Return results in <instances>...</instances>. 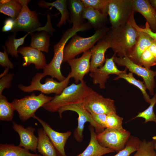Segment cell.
Masks as SVG:
<instances>
[{
  "instance_id": "1",
  "label": "cell",
  "mask_w": 156,
  "mask_h": 156,
  "mask_svg": "<svg viewBox=\"0 0 156 156\" xmlns=\"http://www.w3.org/2000/svg\"><path fill=\"white\" fill-rule=\"evenodd\" d=\"M138 31L128 22L115 28L109 29L104 39L115 54L119 57L127 56L137 40Z\"/></svg>"
},
{
  "instance_id": "2",
  "label": "cell",
  "mask_w": 156,
  "mask_h": 156,
  "mask_svg": "<svg viewBox=\"0 0 156 156\" xmlns=\"http://www.w3.org/2000/svg\"><path fill=\"white\" fill-rule=\"evenodd\" d=\"M93 90L84 80L78 84L73 83L64 88L61 94L55 95L42 107L49 112H57L64 106L82 103L85 98Z\"/></svg>"
},
{
  "instance_id": "3",
  "label": "cell",
  "mask_w": 156,
  "mask_h": 156,
  "mask_svg": "<svg viewBox=\"0 0 156 156\" xmlns=\"http://www.w3.org/2000/svg\"><path fill=\"white\" fill-rule=\"evenodd\" d=\"M90 29V25L84 23L81 26L77 28L72 27L64 32L59 41L53 46L54 55L51 61L47 64L42 73L43 78L49 75L52 78H55L59 81L64 80V77L61 71V66L63 62L64 51L66 44L72 37L77 32L83 31Z\"/></svg>"
},
{
  "instance_id": "4",
  "label": "cell",
  "mask_w": 156,
  "mask_h": 156,
  "mask_svg": "<svg viewBox=\"0 0 156 156\" xmlns=\"http://www.w3.org/2000/svg\"><path fill=\"white\" fill-rule=\"evenodd\" d=\"M23 8L19 15L15 20L14 28L11 31L14 34L18 31H24L31 33L36 31L44 30L49 34L55 31L51 24V18H47V22L44 27H40L41 24L39 21L38 14L34 11H31L27 4L30 1L20 0Z\"/></svg>"
},
{
  "instance_id": "5",
  "label": "cell",
  "mask_w": 156,
  "mask_h": 156,
  "mask_svg": "<svg viewBox=\"0 0 156 156\" xmlns=\"http://www.w3.org/2000/svg\"><path fill=\"white\" fill-rule=\"evenodd\" d=\"M109 29L105 26L97 29L92 35L88 37H81L77 33L75 34L64 47L63 62H67L89 50L97 42L104 38Z\"/></svg>"
},
{
  "instance_id": "6",
  "label": "cell",
  "mask_w": 156,
  "mask_h": 156,
  "mask_svg": "<svg viewBox=\"0 0 156 156\" xmlns=\"http://www.w3.org/2000/svg\"><path fill=\"white\" fill-rule=\"evenodd\" d=\"M53 98L42 93L38 95L33 93L20 99H14L11 103L18 112L20 120L24 122L32 117L39 108Z\"/></svg>"
},
{
  "instance_id": "7",
  "label": "cell",
  "mask_w": 156,
  "mask_h": 156,
  "mask_svg": "<svg viewBox=\"0 0 156 156\" xmlns=\"http://www.w3.org/2000/svg\"><path fill=\"white\" fill-rule=\"evenodd\" d=\"M42 78V73H37L32 78L29 85L26 86L19 84L18 87L24 92H31L37 90L44 94L55 93L58 95L68 86L71 77L69 73L64 80L59 82L52 77L48 78L45 79V83L42 84L40 81Z\"/></svg>"
},
{
  "instance_id": "8",
  "label": "cell",
  "mask_w": 156,
  "mask_h": 156,
  "mask_svg": "<svg viewBox=\"0 0 156 156\" xmlns=\"http://www.w3.org/2000/svg\"><path fill=\"white\" fill-rule=\"evenodd\" d=\"M67 111L75 112L78 115V125L74 131L73 135L75 140L78 142H81L83 140L84 125L86 122L90 123L94 129L96 134L102 132L105 129L95 121L91 114L84 107L82 103L70 104L61 107L57 111L60 118L62 117L63 113Z\"/></svg>"
},
{
  "instance_id": "9",
  "label": "cell",
  "mask_w": 156,
  "mask_h": 156,
  "mask_svg": "<svg viewBox=\"0 0 156 156\" xmlns=\"http://www.w3.org/2000/svg\"><path fill=\"white\" fill-rule=\"evenodd\" d=\"M134 12L132 0H109L108 14L112 28H115L127 23Z\"/></svg>"
},
{
  "instance_id": "10",
  "label": "cell",
  "mask_w": 156,
  "mask_h": 156,
  "mask_svg": "<svg viewBox=\"0 0 156 156\" xmlns=\"http://www.w3.org/2000/svg\"><path fill=\"white\" fill-rule=\"evenodd\" d=\"M114 60L118 65L125 66L131 73L142 77L144 80L146 88L151 95L154 94V89L156 83L155 77L156 71L152 70L135 63L126 56L123 57H117L114 54Z\"/></svg>"
},
{
  "instance_id": "11",
  "label": "cell",
  "mask_w": 156,
  "mask_h": 156,
  "mask_svg": "<svg viewBox=\"0 0 156 156\" xmlns=\"http://www.w3.org/2000/svg\"><path fill=\"white\" fill-rule=\"evenodd\" d=\"M130 135V132L126 130L106 128L102 132L96 134V138L102 146L117 153L125 148Z\"/></svg>"
},
{
  "instance_id": "12",
  "label": "cell",
  "mask_w": 156,
  "mask_h": 156,
  "mask_svg": "<svg viewBox=\"0 0 156 156\" xmlns=\"http://www.w3.org/2000/svg\"><path fill=\"white\" fill-rule=\"evenodd\" d=\"M82 103L90 113L107 115L117 113L114 100L105 98L94 90L85 98Z\"/></svg>"
},
{
  "instance_id": "13",
  "label": "cell",
  "mask_w": 156,
  "mask_h": 156,
  "mask_svg": "<svg viewBox=\"0 0 156 156\" xmlns=\"http://www.w3.org/2000/svg\"><path fill=\"white\" fill-rule=\"evenodd\" d=\"M114 55L110 58H107L103 65L91 72L89 75L92 78V82L94 84H99L100 88H105V84L109 78V75L116 74L118 75L121 73L126 72V68L124 70H120L117 68L114 60Z\"/></svg>"
},
{
  "instance_id": "14",
  "label": "cell",
  "mask_w": 156,
  "mask_h": 156,
  "mask_svg": "<svg viewBox=\"0 0 156 156\" xmlns=\"http://www.w3.org/2000/svg\"><path fill=\"white\" fill-rule=\"evenodd\" d=\"M32 118L41 124L43 129L53 145L58 156H67L64 147L71 134L70 131L60 132L54 130L47 123L34 115Z\"/></svg>"
},
{
  "instance_id": "15",
  "label": "cell",
  "mask_w": 156,
  "mask_h": 156,
  "mask_svg": "<svg viewBox=\"0 0 156 156\" xmlns=\"http://www.w3.org/2000/svg\"><path fill=\"white\" fill-rule=\"evenodd\" d=\"M91 56V51L89 50L84 53L81 57L75 58L67 62L71 68L69 73L71 78H74L75 83L83 81L85 75L90 71Z\"/></svg>"
},
{
  "instance_id": "16",
  "label": "cell",
  "mask_w": 156,
  "mask_h": 156,
  "mask_svg": "<svg viewBox=\"0 0 156 156\" xmlns=\"http://www.w3.org/2000/svg\"><path fill=\"white\" fill-rule=\"evenodd\" d=\"M13 130L18 134L20 141L19 145L28 150L34 153L37 151L38 138L34 134L35 129L31 126L25 128L23 126L15 122H12Z\"/></svg>"
},
{
  "instance_id": "17",
  "label": "cell",
  "mask_w": 156,
  "mask_h": 156,
  "mask_svg": "<svg viewBox=\"0 0 156 156\" xmlns=\"http://www.w3.org/2000/svg\"><path fill=\"white\" fill-rule=\"evenodd\" d=\"M18 51L23 56L24 61L23 66L33 64L36 69H43L47 64L44 54L38 49L30 46L23 47L19 48Z\"/></svg>"
},
{
  "instance_id": "18",
  "label": "cell",
  "mask_w": 156,
  "mask_h": 156,
  "mask_svg": "<svg viewBox=\"0 0 156 156\" xmlns=\"http://www.w3.org/2000/svg\"><path fill=\"white\" fill-rule=\"evenodd\" d=\"M133 12L141 14L145 18L152 31L156 32V9L148 0H132Z\"/></svg>"
},
{
  "instance_id": "19",
  "label": "cell",
  "mask_w": 156,
  "mask_h": 156,
  "mask_svg": "<svg viewBox=\"0 0 156 156\" xmlns=\"http://www.w3.org/2000/svg\"><path fill=\"white\" fill-rule=\"evenodd\" d=\"M109 48L110 47L109 43L103 38L99 41L91 49L90 71L91 72L103 65L106 60L105 53Z\"/></svg>"
},
{
  "instance_id": "20",
  "label": "cell",
  "mask_w": 156,
  "mask_h": 156,
  "mask_svg": "<svg viewBox=\"0 0 156 156\" xmlns=\"http://www.w3.org/2000/svg\"><path fill=\"white\" fill-rule=\"evenodd\" d=\"M137 30L138 35L137 41L127 56L133 62L138 64L142 54L149 47L154 39L146 33Z\"/></svg>"
},
{
  "instance_id": "21",
  "label": "cell",
  "mask_w": 156,
  "mask_h": 156,
  "mask_svg": "<svg viewBox=\"0 0 156 156\" xmlns=\"http://www.w3.org/2000/svg\"><path fill=\"white\" fill-rule=\"evenodd\" d=\"M90 138L89 143L85 149L76 156H102L105 154L114 152L113 150L101 145L96 138V133L92 126L89 127Z\"/></svg>"
},
{
  "instance_id": "22",
  "label": "cell",
  "mask_w": 156,
  "mask_h": 156,
  "mask_svg": "<svg viewBox=\"0 0 156 156\" xmlns=\"http://www.w3.org/2000/svg\"><path fill=\"white\" fill-rule=\"evenodd\" d=\"M37 150L42 156H58L56 150L43 128L37 130Z\"/></svg>"
},
{
  "instance_id": "23",
  "label": "cell",
  "mask_w": 156,
  "mask_h": 156,
  "mask_svg": "<svg viewBox=\"0 0 156 156\" xmlns=\"http://www.w3.org/2000/svg\"><path fill=\"white\" fill-rule=\"evenodd\" d=\"M68 5L70 11V22L73 23L72 27H79L83 23L82 15L85 6L81 0H70L68 1Z\"/></svg>"
},
{
  "instance_id": "24",
  "label": "cell",
  "mask_w": 156,
  "mask_h": 156,
  "mask_svg": "<svg viewBox=\"0 0 156 156\" xmlns=\"http://www.w3.org/2000/svg\"><path fill=\"white\" fill-rule=\"evenodd\" d=\"M107 15L91 8L85 7L82 17L83 19H87L92 27L96 30L105 26Z\"/></svg>"
},
{
  "instance_id": "25",
  "label": "cell",
  "mask_w": 156,
  "mask_h": 156,
  "mask_svg": "<svg viewBox=\"0 0 156 156\" xmlns=\"http://www.w3.org/2000/svg\"><path fill=\"white\" fill-rule=\"evenodd\" d=\"M38 5L43 8H49V6L54 7L58 10L61 14L60 20L57 26L60 27L66 23L67 21L70 22V13L68 10V1L66 0H56L52 3L46 2L44 0L40 1Z\"/></svg>"
},
{
  "instance_id": "26",
  "label": "cell",
  "mask_w": 156,
  "mask_h": 156,
  "mask_svg": "<svg viewBox=\"0 0 156 156\" xmlns=\"http://www.w3.org/2000/svg\"><path fill=\"white\" fill-rule=\"evenodd\" d=\"M49 34L44 30L40 32L31 33L30 46L41 51L48 52L50 45Z\"/></svg>"
},
{
  "instance_id": "27",
  "label": "cell",
  "mask_w": 156,
  "mask_h": 156,
  "mask_svg": "<svg viewBox=\"0 0 156 156\" xmlns=\"http://www.w3.org/2000/svg\"><path fill=\"white\" fill-rule=\"evenodd\" d=\"M0 156H42L31 153L24 148L13 144H0Z\"/></svg>"
},
{
  "instance_id": "28",
  "label": "cell",
  "mask_w": 156,
  "mask_h": 156,
  "mask_svg": "<svg viewBox=\"0 0 156 156\" xmlns=\"http://www.w3.org/2000/svg\"><path fill=\"white\" fill-rule=\"evenodd\" d=\"M23 5L20 0H10L5 3H0V12L15 20L21 12Z\"/></svg>"
},
{
  "instance_id": "29",
  "label": "cell",
  "mask_w": 156,
  "mask_h": 156,
  "mask_svg": "<svg viewBox=\"0 0 156 156\" xmlns=\"http://www.w3.org/2000/svg\"><path fill=\"white\" fill-rule=\"evenodd\" d=\"M123 79L125 80L129 83L132 84L138 88L142 92L144 98L148 104H150L151 99L146 91V88L144 81H142L135 79L133 76V73L129 72L127 73L126 72L122 73L114 78V80H117L119 79Z\"/></svg>"
},
{
  "instance_id": "30",
  "label": "cell",
  "mask_w": 156,
  "mask_h": 156,
  "mask_svg": "<svg viewBox=\"0 0 156 156\" xmlns=\"http://www.w3.org/2000/svg\"><path fill=\"white\" fill-rule=\"evenodd\" d=\"M14 108L11 103L3 94L0 95V120L11 121L14 117Z\"/></svg>"
},
{
  "instance_id": "31",
  "label": "cell",
  "mask_w": 156,
  "mask_h": 156,
  "mask_svg": "<svg viewBox=\"0 0 156 156\" xmlns=\"http://www.w3.org/2000/svg\"><path fill=\"white\" fill-rule=\"evenodd\" d=\"M142 142L137 137L130 136L125 148L112 156H131L132 153L136 151L139 148Z\"/></svg>"
},
{
  "instance_id": "32",
  "label": "cell",
  "mask_w": 156,
  "mask_h": 156,
  "mask_svg": "<svg viewBox=\"0 0 156 156\" xmlns=\"http://www.w3.org/2000/svg\"><path fill=\"white\" fill-rule=\"evenodd\" d=\"M29 33L19 39H16L15 34L12 35L7 41L5 44L7 47V51L12 57L17 58L18 57V50L19 47L24 43L25 39Z\"/></svg>"
},
{
  "instance_id": "33",
  "label": "cell",
  "mask_w": 156,
  "mask_h": 156,
  "mask_svg": "<svg viewBox=\"0 0 156 156\" xmlns=\"http://www.w3.org/2000/svg\"><path fill=\"white\" fill-rule=\"evenodd\" d=\"M156 103V92L151 99L150 105L145 110L139 112L132 120L138 118L144 119V123L149 122H153L156 123V115L154 112V107Z\"/></svg>"
},
{
  "instance_id": "34",
  "label": "cell",
  "mask_w": 156,
  "mask_h": 156,
  "mask_svg": "<svg viewBox=\"0 0 156 156\" xmlns=\"http://www.w3.org/2000/svg\"><path fill=\"white\" fill-rule=\"evenodd\" d=\"M85 7H89L108 14V4L109 0H81Z\"/></svg>"
},
{
  "instance_id": "35",
  "label": "cell",
  "mask_w": 156,
  "mask_h": 156,
  "mask_svg": "<svg viewBox=\"0 0 156 156\" xmlns=\"http://www.w3.org/2000/svg\"><path fill=\"white\" fill-rule=\"evenodd\" d=\"M133 156H156V152L152 141H142L139 148Z\"/></svg>"
},
{
  "instance_id": "36",
  "label": "cell",
  "mask_w": 156,
  "mask_h": 156,
  "mask_svg": "<svg viewBox=\"0 0 156 156\" xmlns=\"http://www.w3.org/2000/svg\"><path fill=\"white\" fill-rule=\"evenodd\" d=\"M123 118L116 113H112L107 115L106 128L116 129L124 131L122 126Z\"/></svg>"
},
{
  "instance_id": "37",
  "label": "cell",
  "mask_w": 156,
  "mask_h": 156,
  "mask_svg": "<svg viewBox=\"0 0 156 156\" xmlns=\"http://www.w3.org/2000/svg\"><path fill=\"white\" fill-rule=\"evenodd\" d=\"M148 48L142 54L138 64L151 69V67L156 65V58L150 51Z\"/></svg>"
},
{
  "instance_id": "38",
  "label": "cell",
  "mask_w": 156,
  "mask_h": 156,
  "mask_svg": "<svg viewBox=\"0 0 156 156\" xmlns=\"http://www.w3.org/2000/svg\"><path fill=\"white\" fill-rule=\"evenodd\" d=\"M14 76V74L8 73L1 78L0 79V95H2L3 91L5 88H11L12 81Z\"/></svg>"
},
{
  "instance_id": "39",
  "label": "cell",
  "mask_w": 156,
  "mask_h": 156,
  "mask_svg": "<svg viewBox=\"0 0 156 156\" xmlns=\"http://www.w3.org/2000/svg\"><path fill=\"white\" fill-rule=\"evenodd\" d=\"M3 52H0V65L3 67L12 69L14 68L13 63L9 60L6 49L4 46Z\"/></svg>"
},
{
  "instance_id": "40",
  "label": "cell",
  "mask_w": 156,
  "mask_h": 156,
  "mask_svg": "<svg viewBox=\"0 0 156 156\" xmlns=\"http://www.w3.org/2000/svg\"><path fill=\"white\" fill-rule=\"evenodd\" d=\"M95 121L103 128H106V121L107 115L105 114L90 113Z\"/></svg>"
},
{
  "instance_id": "41",
  "label": "cell",
  "mask_w": 156,
  "mask_h": 156,
  "mask_svg": "<svg viewBox=\"0 0 156 156\" xmlns=\"http://www.w3.org/2000/svg\"><path fill=\"white\" fill-rule=\"evenodd\" d=\"M15 24V20L12 18L6 19L4 23L2 31L3 32L11 31L13 29Z\"/></svg>"
},
{
  "instance_id": "42",
  "label": "cell",
  "mask_w": 156,
  "mask_h": 156,
  "mask_svg": "<svg viewBox=\"0 0 156 156\" xmlns=\"http://www.w3.org/2000/svg\"><path fill=\"white\" fill-rule=\"evenodd\" d=\"M150 51L156 58V40H154L148 48Z\"/></svg>"
},
{
  "instance_id": "43",
  "label": "cell",
  "mask_w": 156,
  "mask_h": 156,
  "mask_svg": "<svg viewBox=\"0 0 156 156\" xmlns=\"http://www.w3.org/2000/svg\"><path fill=\"white\" fill-rule=\"evenodd\" d=\"M9 68H5V70H4L3 72L1 73L0 75V78L3 76H4L6 75L8 73V72Z\"/></svg>"
},
{
  "instance_id": "44",
  "label": "cell",
  "mask_w": 156,
  "mask_h": 156,
  "mask_svg": "<svg viewBox=\"0 0 156 156\" xmlns=\"http://www.w3.org/2000/svg\"><path fill=\"white\" fill-rule=\"evenodd\" d=\"M152 141L153 142L155 149L156 150V135L152 137Z\"/></svg>"
},
{
  "instance_id": "45",
  "label": "cell",
  "mask_w": 156,
  "mask_h": 156,
  "mask_svg": "<svg viewBox=\"0 0 156 156\" xmlns=\"http://www.w3.org/2000/svg\"><path fill=\"white\" fill-rule=\"evenodd\" d=\"M149 1L152 5L156 9V0H150Z\"/></svg>"
},
{
  "instance_id": "46",
  "label": "cell",
  "mask_w": 156,
  "mask_h": 156,
  "mask_svg": "<svg viewBox=\"0 0 156 156\" xmlns=\"http://www.w3.org/2000/svg\"><path fill=\"white\" fill-rule=\"evenodd\" d=\"M10 0H1L0 2V3L4 4L8 2Z\"/></svg>"
}]
</instances>
